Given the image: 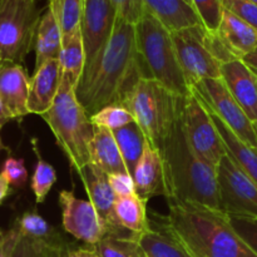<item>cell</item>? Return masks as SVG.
Returning a JSON list of instances; mask_svg holds the SVG:
<instances>
[{"label":"cell","instance_id":"1","mask_svg":"<svg viewBox=\"0 0 257 257\" xmlns=\"http://www.w3.org/2000/svg\"><path fill=\"white\" fill-rule=\"evenodd\" d=\"M143 78H151L136 40V25L117 17L103 49L84 68L75 95L90 115L110 104H123Z\"/></svg>","mask_w":257,"mask_h":257},{"label":"cell","instance_id":"2","mask_svg":"<svg viewBox=\"0 0 257 257\" xmlns=\"http://www.w3.org/2000/svg\"><path fill=\"white\" fill-rule=\"evenodd\" d=\"M162 227L172 233L193 257H257L221 211L168 202Z\"/></svg>","mask_w":257,"mask_h":257},{"label":"cell","instance_id":"3","mask_svg":"<svg viewBox=\"0 0 257 257\" xmlns=\"http://www.w3.org/2000/svg\"><path fill=\"white\" fill-rule=\"evenodd\" d=\"M161 156L165 165L168 202L221 211L216 168L198 158L190 148L182 130L181 110Z\"/></svg>","mask_w":257,"mask_h":257},{"label":"cell","instance_id":"4","mask_svg":"<svg viewBox=\"0 0 257 257\" xmlns=\"http://www.w3.org/2000/svg\"><path fill=\"white\" fill-rule=\"evenodd\" d=\"M42 118L73 168L79 171L92 163L90 145L94 138V124L77 99L74 85L64 75L54 103Z\"/></svg>","mask_w":257,"mask_h":257},{"label":"cell","instance_id":"5","mask_svg":"<svg viewBox=\"0 0 257 257\" xmlns=\"http://www.w3.org/2000/svg\"><path fill=\"white\" fill-rule=\"evenodd\" d=\"M181 102L182 97L176 95L160 82L143 78L122 105L132 113L150 145L162 153L180 114Z\"/></svg>","mask_w":257,"mask_h":257},{"label":"cell","instance_id":"6","mask_svg":"<svg viewBox=\"0 0 257 257\" xmlns=\"http://www.w3.org/2000/svg\"><path fill=\"white\" fill-rule=\"evenodd\" d=\"M135 25L138 52L150 77L176 95H190L170 30L147 9Z\"/></svg>","mask_w":257,"mask_h":257},{"label":"cell","instance_id":"7","mask_svg":"<svg viewBox=\"0 0 257 257\" xmlns=\"http://www.w3.org/2000/svg\"><path fill=\"white\" fill-rule=\"evenodd\" d=\"M37 0H0V64H22L34 47L40 19Z\"/></svg>","mask_w":257,"mask_h":257},{"label":"cell","instance_id":"8","mask_svg":"<svg viewBox=\"0 0 257 257\" xmlns=\"http://www.w3.org/2000/svg\"><path fill=\"white\" fill-rule=\"evenodd\" d=\"M181 122L186 141L192 152L212 167H217L227 155L225 145L211 119L200 95L191 89V94L182 98Z\"/></svg>","mask_w":257,"mask_h":257},{"label":"cell","instance_id":"9","mask_svg":"<svg viewBox=\"0 0 257 257\" xmlns=\"http://www.w3.org/2000/svg\"><path fill=\"white\" fill-rule=\"evenodd\" d=\"M171 35L190 88L203 79H220L221 64L211 52L208 32L203 25L171 32Z\"/></svg>","mask_w":257,"mask_h":257},{"label":"cell","instance_id":"10","mask_svg":"<svg viewBox=\"0 0 257 257\" xmlns=\"http://www.w3.org/2000/svg\"><path fill=\"white\" fill-rule=\"evenodd\" d=\"M221 211L227 216L257 218V185L228 155L216 167Z\"/></svg>","mask_w":257,"mask_h":257},{"label":"cell","instance_id":"11","mask_svg":"<svg viewBox=\"0 0 257 257\" xmlns=\"http://www.w3.org/2000/svg\"><path fill=\"white\" fill-rule=\"evenodd\" d=\"M191 89L198 93L207 107L222 119V122L251 147L257 148V130L241 105L231 95L222 79H203Z\"/></svg>","mask_w":257,"mask_h":257},{"label":"cell","instance_id":"12","mask_svg":"<svg viewBox=\"0 0 257 257\" xmlns=\"http://www.w3.org/2000/svg\"><path fill=\"white\" fill-rule=\"evenodd\" d=\"M63 227L65 232L83 241L88 246L99 242L108 233L107 226L99 217L90 201L78 198L73 191H60Z\"/></svg>","mask_w":257,"mask_h":257},{"label":"cell","instance_id":"13","mask_svg":"<svg viewBox=\"0 0 257 257\" xmlns=\"http://www.w3.org/2000/svg\"><path fill=\"white\" fill-rule=\"evenodd\" d=\"M118 13L109 0H83L80 22L85 50V67L97 58L109 39Z\"/></svg>","mask_w":257,"mask_h":257},{"label":"cell","instance_id":"14","mask_svg":"<svg viewBox=\"0 0 257 257\" xmlns=\"http://www.w3.org/2000/svg\"><path fill=\"white\" fill-rule=\"evenodd\" d=\"M77 172L84 185L89 201L93 203L104 225L107 226L108 233L125 236V237L137 236L123 228L115 218L114 202L117 200V196L110 187L107 173L93 163L84 166Z\"/></svg>","mask_w":257,"mask_h":257},{"label":"cell","instance_id":"15","mask_svg":"<svg viewBox=\"0 0 257 257\" xmlns=\"http://www.w3.org/2000/svg\"><path fill=\"white\" fill-rule=\"evenodd\" d=\"M30 79L23 64L5 62L0 64V99L10 119L29 114Z\"/></svg>","mask_w":257,"mask_h":257},{"label":"cell","instance_id":"16","mask_svg":"<svg viewBox=\"0 0 257 257\" xmlns=\"http://www.w3.org/2000/svg\"><path fill=\"white\" fill-rule=\"evenodd\" d=\"M221 79L251 122L257 124V77L241 59L221 64Z\"/></svg>","mask_w":257,"mask_h":257},{"label":"cell","instance_id":"17","mask_svg":"<svg viewBox=\"0 0 257 257\" xmlns=\"http://www.w3.org/2000/svg\"><path fill=\"white\" fill-rule=\"evenodd\" d=\"M62 75V65L59 59L48 60L42 67L34 70L29 84V113L42 115L52 107L59 92Z\"/></svg>","mask_w":257,"mask_h":257},{"label":"cell","instance_id":"18","mask_svg":"<svg viewBox=\"0 0 257 257\" xmlns=\"http://www.w3.org/2000/svg\"><path fill=\"white\" fill-rule=\"evenodd\" d=\"M136 193L145 200L155 196L167 197V185L163 158L161 153L147 141L145 152L133 172Z\"/></svg>","mask_w":257,"mask_h":257},{"label":"cell","instance_id":"19","mask_svg":"<svg viewBox=\"0 0 257 257\" xmlns=\"http://www.w3.org/2000/svg\"><path fill=\"white\" fill-rule=\"evenodd\" d=\"M216 34L237 59H242L257 47V30L226 9Z\"/></svg>","mask_w":257,"mask_h":257},{"label":"cell","instance_id":"20","mask_svg":"<svg viewBox=\"0 0 257 257\" xmlns=\"http://www.w3.org/2000/svg\"><path fill=\"white\" fill-rule=\"evenodd\" d=\"M145 7L170 32L202 25L195 8L185 0H143Z\"/></svg>","mask_w":257,"mask_h":257},{"label":"cell","instance_id":"21","mask_svg":"<svg viewBox=\"0 0 257 257\" xmlns=\"http://www.w3.org/2000/svg\"><path fill=\"white\" fill-rule=\"evenodd\" d=\"M63 45V35L52 9L47 7L38 23L34 38L35 69L52 59H59Z\"/></svg>","mask_w":257,"mask_h":257},{"label":"cell","instance_id":"22","mask_svg":"<svg viewBox=\"0 0 257 257\" xmlns=\"http://www.w3.org/2000/svg\"><path fill=\"white\" fill-rule=\"evenodd\" d=\"M201 99H202V98H201ZM205 105L206 108H207L208 114H210L211 119H212L213 124H215L216 130H217L218 135H220L221 140H222L223 145H225L227 155L237 163L238 167H240L241 170H242L243 172H245L246 175H247L257 185V148L251 147V146L242 142V141H241L240 138H238L237 136H236L235 133L222 122V119L207 107L206 103Z\"/></svg>","mask_w":257,"mask_h":257},{"label":"cell","instance_id":"23","mask_svg":"<svg viewBox=\"0 0 257 257\" xmlns=\"http://www.w3.org/2000/svg\"><path fill=\"white\" fill-rule=\"evenodd\" d=\"M90 157L93 165L104 171L107 175L130 173L112 131L94 125V138L90 145Z\"/></svg>","mask_w":257,"mask_h":257},{"label":"cell","instance_id":"24","mask_svg":"<svg viewBox=\"0 0 257 257\" xmlns=\"http://www.w3.org/2000/svg\"><path fill=\"white\" fill-rule=\"evenodd\" d=\"M63 251L25 236L17 226L0 238V257H63Z\"/></svg>","mask_w":257,"mask_h":257},{"label":"cell","instance_id":"25","mask_svg":"<svg viewBox=\"0 0 257 257\" xmlns=\"http://www.w3.org/2000/svg\"><path fill=\"white\" fill-rule=\"evenodd\" d=\"M147 200L140 197L137 193L127 197H117L114 215L118 223L137 236L151 230L147 218Z\"/></svg>","mask_w":257,"mask_h":257},{"label":"cell","instance_id":"26","mask_svg":"<svg viewBox=\"0 0 257 257\" xmlns=\"http://www.w3.org/2000/svg\"><path fill=\"white\" fill-rule=\"evenodd\" d=\"M112 133L114 136L118 147H119L125 167H127L130 175L133 177L136 166L140 162L141 157L145 152L147 138H146L145 133L136 120L119 128V130L113 131Z\"/></svg>","mask_w":257,"mask_h":257},{"label":"cell","instance_id":"27","mask_svg":"<svg viewBox=\"0 0 257 257\" xmlns=\"http://www.w3.org/2000/svg\"><path fill=\"white\" fill-rule=\"evenodd\" d=\"M148 230L138 237L146 257H193L187 248L166 228Z\"/></svg>","mask_w":257,"mask_h":257},{"label":"cell","instance_id":"28","mask_svg":"<svg viewBox=\"0 0 257 257\" xmlns=\"http://www.w3.org/2000/svg\"><path fill=\"white\" fill-rule=\"evenodd\" d=\"M62 73L77 88L85 68V50L82 32H77L68 38H63L62 52L59 55Z\"/></svg>","mask_w":257,"mask_h":257},{"label":"cell","instance_id":"29","mask_svg":"<svg viewBox=\"0 0 257 257\" xmlns=\"http://www.w3.org/2000/svg\"><path fill=\"white\" fill-rule=\"evenodd\" d=\"M140 236H117L107 233L95 245L89 246L99 257H146L138 242Z\"/></svg>","mask_w":257,"mask_h":257},{"label":"cell","instance_id":"30","mask_svg":"<svg viewBox=\"0 0 257 257\" xmlns=\"http://www.w3.org/2000/svg\"><path fill=\"white\" fill-rule=\"evenodd\" d=\"M18 230L25 236L35 238V240L43 241L58 250L63 251L62 237L58 235L55 228L50 226L44 218L37 212H25L20 218H18L17 225Z\"/></svg>","mask_w":257,"mask_h":257},{"label":"cell","instance_id":"31","mask_svg":"<svg viewBox=\"0 0 257 257\" xmlns=\"http://www.w3.org/2000/svg\"><path fill=\"white\" fill-rule=\"evenodd\" d=\"M48 7L52 9L63 38H68L80 30L83 14V0H49Z\"/></svg>","mask_w":257,"mask_h":257},{"label":"cell","instance_id":"32","mask_svg":"<svg viewBox=\"0 0 257 257\" xmlns=\"http://www.w3.org/2000/svg\"><path fill=\"white\" fill-rule=\"evenodd\" d=\"M90 120L94 125L103 127L109 131H117L130 123L135 122L132 113L122 104H110L90 115Z\"/></svg>","mask_w":257,"mask_h":257},{"label":"cell","instance_id":"33","mask_svg":"<svg viewBox=\"0 0 257 257\" xmlns=\"http://www.w3.org/2000/svg\"><path fill=\"white\" fill-rule=\"evenodd\" d=\"M55 182H57V173L54 167L38 156V162L30 182L37 203L44 202L45 197Z\"/></svg>","mask_w":257,"mask_h":257},{"label":"cell","instance_id":"34","mask_svg":"<svg viewBox=\"0 0 257 257\" xmlns=\"http://www.w3.org/2000/svg\"><path fill=\"white\" fill-rule=\"evenodd\" d=\"M192 7L205 29L211 34H216L222 20L223 7L221 0H192Z\"/></svg>","mask_w":257,"mask_h":257},{"label":"cell","instance_id":"35","mask_svg":"<svg viewBox=\"0 0 257 257\" xmlns=\"http://www.w3.org/2000/svg\"><path fill=\"white\" fill-rule=\"evenodd\" d=\"M0 175L7 180L10 186L15 188H20L27 183L28 171L23 158L8 157L3 163L2 172Z\"/></svg>","mask_w":257,"mask_h":257},{"label":"cell","instance_id":"36","mask_svg":"<svg viewBox=\"0 0 257 257\" xmlns=\"http://www.w3.org/2000/svg\"><path fill=\"white\" fill-rule=\"evenodd\" d=\"M223 9L228 10L257 30V4L251 0H221Z\"/></svg>","mask_w":257,"mask_h":257},{"label":"cell","instance_id":"37","mask_svg":"<svg viewBox=\"0 0 257 257\" xmlns=\"http://www.w3.org/2000/svg\"><path fill=\"white\" fill-rule=\"evenodd\" d=\"M228 220L233 230L257 253V218L228 216Z\"/></svg>","mask_w":257,"mask_h":257},{"label":"cell","instance_id":"38","mask_svg":"<svg viewBox=\"0 0 257 257\" xmlns=\"http://www.w3.org/2000/svg\"><path fill=\"white\" fill-rule=\"evenodd\" d=\"M115 8L118 17L136 24L145 13L146 7L143 0H109Z\"/></svg>","mask_w":257,"mask_h":257},{"label":"cell","instance_id":"39","mask_svg":"<svg viewBox=\"0 0 257 257\" xmlns=\"http://www.w3.org/2000/svg\"><path fill=\"white\" fill-rule=\"evenodd\" d=\"M108 180L117 197H127L136 193L135 180L130 173H110Z\"/></svg>","mask_w":257,"mask_h":257},{"label":"cell","instance_id":"40","mask_svg":"<svg viewBox=\"0 0 257 257\" xmlns=\"http://www.w3.org/2000/svg\"><path fill=\"white\" fill-rule=\"evenodd\" d=\"M241 60H242V62L245 63L248 68H250L251 72H252L253 74L257 77V47L253 52H251L250 54H247L246 57H243Z\"/></svg>","mask_w":257,"mask_h":257},{"label":"cell","instance_id":"41","mask_svg":"<svg viewBox=\"0 0 257 257\" xmlns=\"http://www.w3.org/2000/svg\"><path fill=\"white\" fill-rule=\"evenodd\" d=\"M65 257H99L92 248L88 246V248H78V250L69 251Z\"/></svg>","mask_w":257,"mask_h":257},{"label":"cell","instance_id":"42","mask_svg":"<svg viewBox=\"0 0 257 257\" xmlns=\"http://www.w3.org/2000/svg\"><path fill=\"white\" fill-rule=\"evenodd\" d=\"M9 190H10V185L7 182L4 177L0 175V203L5 200L8 195H9Z\"/></svg>","mask_w":257,"mask_h":257},{"label":"cell","instance_id":"43","mask_svg":"<svg viewBox=\"0 0 257 257\" xmlns=\"http://www.w3.org/2000/svg\"><path fill=\"white\" fill-rule=\"evenodd\" d=\"M0 119H10V118L8 117L7 112H5V108L4 105H3L2 99H0Z\"/></svg>","mask_w":257,"mask_h":257},{"label":"cell","instance_id":"44","mask_svg":"<svg viewBox=\"0 0 257 257\" xmlns=\"http://www.w3.org/2000/svg\"><path fill=\"white\" fill-rule=\"evenodd\" d=\"M8 120H10V119H0V130H2L3 125H4ZM0 150H2V140H0Z\"/></svg>","mask_w":257,"mask_h":257},{"label":"cell","instance_id":"45","mask_svg":"<svg viewBox=\"0 0 257 257\" xmlns=\"http://www.w3.org/2000/svg\"><path fill=\"white\" fill-rule=\"evenodd\" d=\"M185 2H187L188 4H191V5H192V0H185Z\"/></svg>","mask_w":257,"mask_h":257},{"label":"cell","instance_id":"46","mask_svg":"<svg viewBox=\"0 0 257 257\" xmlns=\"http://www.w3.org/2000/svg\"><path fill=\"white\" fill-rule=\"evenodd\" d=\"M3 235H4V233H3V232H2V231H0V237H2V236H3Z\"/></svg>","mask_w":257,"mask_h":257},{"label":"cell","instance_id":"47","mask_svg":"<svg viewBox=\"0 0 257 257\" xmlns=\"http://www.w3.org/2000/svg\"><path fill=\"white\" fill-rule=\"evenodd\" d=\"M251 2H253V3H255V4H257V0H251Z\"/></svg>","mask_w":257,"mask_h":257},{"label":"cell","instance_id":"48","mask_svg":"<svg viewBox=\"0 0 257 257\" xmlns=\"http://www.w3.org/2000/svg\"><path fill=\"white\" fill-rule=\"evenodd\" d=\"M255 127H256V130H257V124H256V125H255Z\"/></svg>","mask_w":257,"mask_h":257},{"label":"cell","instance_id":"49","mask_svg":"<svg viewBox=\"0 0 257 257\" xmlns=\"http://www.w3.org/2000/svg\"><path fill=\"white\" fill-rule=\"evenodd\" d=\"M2 237H3V236H2ZM2 237H0V238H2Z\"/></svg>","mask_w":257,"mask_h":257}]
</instances>
